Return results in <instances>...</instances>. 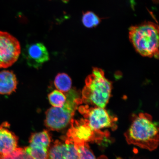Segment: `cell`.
Masks as SVG:
<instances>
[{
    "instance_id": "obj_1",
    "label": "cell",
    "mask_w": 159,
    "mask_h": 159,
    "mask_svg": "<svg viewBox=\"0 0 159 159\" xmlns=\"http://www.w3.org/2000/svg\"><path fill=\"white\" fill-rule=\"evenodd\" d=\"M125 136L128 144L149 151L156 150L158 146L157 124L146 113H140L135 117Z\"/></svg>"
},
{
    "instance_id": "obj_2",
    "label": "cell",
    "mask_w": 159,
    "mask_h": 159,
    "mask_svg": "<svg viewBox=\"0 0 159 159\" xmlns=\"http://www.w3.org/2000/svg\"><path fill=\"white\" fill-rule=\"evenodd\" d=\"M129 38L139 54L158 58L159 28L156 23L144 22L131 26L129 29Z\"/></svg>"
},
{
    "instance_id": "obj_3",
    "label": "cell",
    "mask_w": 159,
    "mask_h": 159,
    "mask_svg": "<svg viewBox=\"0 0 159 159\" xmlns=\"http://www.w3.org/2000/svg\"><path fill=\"white\" fill-rule=\"evenodd\" d=\"M82 93V102L104 108L108 102L112 90V84L105 76L102 69H93L85 80Z\"/></svg>"
},
{
    "instance_id": "obj_4",
    "label": "cell",
    "mask_w": 159,
    "mask_h": 159,
    "mask_svg": "<svg viewBox=\"0 0 159 159\" xmlns=\"http://www.w3.org/2000/svg\"><path fill=\"white\" fill-rule=\"evenodd\" d=\"M66 97L62 107H51L46 113L45 124L51 130H61L70 124L77 107L83 102L74 90L69 91Z\"/></svg>"
},
{
    "instance_id": "obj_5",
    "label": "cell",
    "mask_w": 159,
    "mask_h": 159,
    "mask_svg": "<svg viewBox=\"0 0 159 159\" xmlns=\"http://www.w3.org/2000/svg\"><path fill=\"white\" fill-rule=\"evenodd\" d=\"M79 110L89 126L95 132H101L102 129L110 128L115 124L114 118L104 108L85 105L80 107Z\"/></svg>"
},
{
    "instance_id": "obj_6",
    "label": "cell",
    "mask_w": 159,
    "mask_h": 159,
    "mask_svg": "<svg viewBox=\"0 0 159 159\" xmlns=\"http://www.w3.org/2000/svg\"><path fill=\"white\" fill-rule=\"evenodd\" d=\"M20 52L18 40L8 33L0 31V68L11 66L17 61Z\"/></svg>"
},
{
    "instance_id": "obj_7",
    "label": "cell",
    "mask_w": 159,
    "mask_h": 159,
    "mask_svg": "<svg viewBox=\"0 0 159 159\" xmlns=\"http://www.w3.org/2000/svg\"><path fill=\"white\" fill-rule=\"evenodd\" d=\"M71 126L67 134V138L73 141L85 143L100 140L104 136V132H95L89 126L84 119L79 120L73 119Z\"/></svg>"
},
{
    "instance_id": "obj_8",
    "label": "cell",
    "mask_w": 159,
    "mask_h": 159,
    "mask_svg": "<svg viewBox=\"0 0 159 159\" xmlns=\"http://www.w3.org/2000/svg\"><path fill=\"white\" fill-rule=\"evenodd\" d=\"M23 56L29 66L39 68L49 59L48 51L42 43H36L26 46L23 50Z\"/></svg>"
},
{
    "instance_id": "obj_9",
    "label": "cell",
    "mask_w": 159,
    "mask_h": 159,
    "mask_svg": "<svg viewBox=\"0 0 159 159\" xmlns=\"http://www.w3.org/2000/svg\"><path fill=\"white\" fill-rule=\"evenodd\" d=\"M48 159H79L74 142L67 138L63 142H57L48 152Z\"/></svg>"
},
{
    "instance_id": "obj_10",
    "label": "cell",
    "mask_w": 159,
    "mask_h": 159,
    "mask_svg": "<svg viewBox=\"0 0 159 159\" xmlns=\"http://www.w3.org/2000/svg\"><path fill=\"white\" fill-rule=\"evenodd\" d=\"M7 122L0 125V154L6 155L10 153L17 148V137L11 132L8 127Z\"/></svg>"
},
{
    "instance_id": "obj_11",
    "label": "cell",
    "mask_w": 159,
    "mask_h": 159,
    "mask_svg": "<svg viewBox=\"0 0 159 159\" xmlns=\"http://www.w3.org/2000/svg\"><path fill=\"white\" fill-rule=\"evenodd\" d=\"M17 81L12 71L3 70L0 72V94L9 95L16 91Z\"/></svg>"
},
{
    "instance_id": "obj_12",
    "label": "cell",
    "mask_w": 159,
    "mask_h": 159,
    "mask_svg": "<svg viewBox=\"0 0 159 159\" xmlns=\"http://www.w3.org/2000/svg\"><path fill=\"white\" fill-rule=\"evenodd\" d=\"M51 139L48 133L44 130L33 134L30 140V145L48 149Z\"/></svg>"
},
{
    "instance_id": "obj_13",
    "label": "cell",
    "mask_w": 159,
    "mask_h": 159,
    "mask_svg": "<svg viewBox=\"0 0 159 159\" xmlns=\"http://www.w3.org/2000/svg\"><path fill=\"white\" fill-rule=\"evenodd\" d=\"M54 84L57 90L62 93L68 92L71 88L72 82L69 75L66 73H59L56 77Z\"/></svg>"
},
{
    "instance_id": "obj_14",
    "label": "cell",
    "mask_w": 159,
    "mask_h": 159,
    "mask_svg": "<svg viewBox=\"0 0 159 159\" xmlns=\"http://www.w3.org/2000/svg\"><path fill=\"white\" fill-rule=\"evenodd\" d=\"M78 151L79 159H97L87 143L74 141Z\"/></svg>"
},
{
    "instance_id": "obj_15",
    "label": "cell",
    "mask_w": 159,
    "mask_h": 159,
    "mask_svg": "<svg viewBox=\"0 0 159 159\" xmlns=\"http://www.w3.org/2000/svg\"><path fill=\"white\" fill-rule=\"evenodd\" d=\"M82 21L85 27L92 28L97 27L100 23L101 20L93 12L88 11L83 13Z\"/></svg>"
},
{
    "instance_id": "obj_16",
    "label": "cell",
    "mask_w": 159,
    "mask_h": 159,
    "mask_svg": "<svg viewBox=\"0 0 159 159\" xmlns=\"http://www.w3.org/2000/svg\"><path fill=\"white\" fill-rule=\"evenodd\" d=\"M25 150L34 159H48V149L29 145Z\"/></svg>"
},
{
    "instance_id": "obj_17",
    "label": "cell",
    "mask_w": 159,
    "mask_h": 159,
    "mask_svg": "<svg viewBox=\"0 0 159 159\" xmlns=\"http://www.w3.org/2000/svg\"><path fill=\"white\" fill-rule=\"evenodd\" d=\"M48 98L49 102L53 107H62L66 100V96L58 90H55L50 93Z\"/></svg>"
},
{
    "instance_id": "obj_18",
    "label": "cell",
    "mask_w": 159,
    "mask_h": 159,
    "mask_svg": "<svg viewBox=\"0 0 159 159\" xmlns=\"http://www.w3.org/2000/svg\"><path fill=\"white\" fill-rule=\"evenodd\" d=\"M29 156L25 149L17 148L9 154H0V159H28Z\"/></svg>"
}]
</instances>
